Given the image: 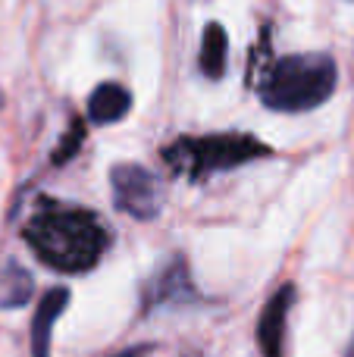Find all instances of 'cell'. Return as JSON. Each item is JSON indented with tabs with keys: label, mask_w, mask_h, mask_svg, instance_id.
<instances>
[{
	"label": "cell",
	"mask_w": 354,
	"mask_h": 357,
	"mask_svg": "<svg viewBox=\"0 0 354 357\" xmlns=\"http://www.w3.org/2000/svg\"><path fill=\"white\" fill-rule=\"evenodd\" d=\"M69 304V291L66 289H54L41 298L35 310V320H31V351L35 357H47V348H50V329H54L56 317L66 310Z\"/></svg>",
	"instance_id": "cell-8"
},
{
	"label": "cell",
	"mask_w": 354,
	"mask_h": 357,
	"mask_svg": "<svg viewBox=\"0 0 354 357\" xmlns=\"http://www.w3.org/2000/svg\"><path fill=\"white\" fill-rule=\"evenodd\" d=\"M110 188L116 210L135 216V220H154L163 210L160 178L138 163H116L110 169Z\"/></svg>",
	"instance_id": "cell-4"
},
{
	"label": "cell",
	"mask_w": 354,
	"mask_h": 357,
	"mask_svg": "<svg viewBox=\"0 0 354 357\" xmlns=\"http://www.w3.org/2000/svg\"><path fill=\"white\" fill-rule=\"evenodd\" d=\"M151 348L148 345H141V348H129V351H123V354H113V357H144Z\"/></svg>",
	"instance_id": "cell-12"
},
{
	"label": "cell",
	"mask_w": 354,
	"mask_h": 357,
	"mask_svg": "<svg viewBox=\"0 0 354 357\" xmlns=\"http://www.w3.org/2000/svg\"><path fill=\"white\" fill-rule=\"evenodd\" d=\"M254 157H270V148L251 135H204V138H176L163 160L173 167V173L188 178H207L223 169L242 167Z\"/></svg>",
	"instance_id": "cell-3"
},
{
	"label": "cell",
	"mask_w": 354,
	"mask_h": 357,
	"mask_svg": "<svg viewBox=\"0 0 354 357\" xmlns=\"http://www.w3.org/2000/svg\"><path fill=\"white\" fill-rule=\"evenodd\" d=\"M339 69L326 54H292L270 66L261 82V100L279 113H305L326 104L336 91Z\"/></svg>",
	"instance_id": "cell-2"
},
{
	"label": "cell",
	"mask_w": 354,
	"mask_h": 357,
	"mask_svg": "<svg viewBox=\"0 0 354 357\" xmlns=\"http://www.w3.org/2000/svg\"><path fill=\"white\" fill-rule=\"evenodd\" d=\"M188 295H192V282H188L185 260L173 257L167 266L157 270L154 279H151L148 291H144V304H148V307H160V304L182 301V298H188Z\"/></svg>",
	"instance_id": "cell-6"
},
{
	"label": "cell",
	"mask_w": 354,
	"mask_h": 357,
	"mask_svg": "<svg viewBox=\"0 0 354 357\" xmlns=\"http://www.w3.org/2000/svg\"><path fill=\"white\" fill-rule=\"evenodd\" d=\"M129 107H132V94L116 82H107V85L94 88L91 98H88V119L98 126H110L119 123L129 113Z\"/></svg>",
	"instance_id": "cell-7"
},
{
	"label": "cell",
	"mask_w": 354,
	"mask_h": 357,
	"mask_svg": "<svg viewBox=\"0 0 354 357\" xmlns=\"http://www.w3.org/2000/svg\"><path fill=\"white\" fill-rule=\"evenodd\" d=\"M226 47H229V38H226L223 25L210 22L201 35V73L207 79H220L226 73Z\"/></svg>",
	"instance_id": "cell-9"
},
{
	"label": "cell",
	"mask_w": 354,
	"mask_h": 357,
	"mask_svg": "<svg viewBox=\"0 0 354 357\" xmlns=\"http://www.w3.org/2000/svg\"><path fill=\"white\" fill-rule=\"evenodd\" d=\"M29 298H31V276H29V270H22L16 260H10V264H6V270H3V276H0V307H6V310L22 307Z\"/></svg>",
	"instance_id": "cell-10"
},
{
	"label": "cell",
	"mask_w": 354,
	"mask_h": 357,
	"mask_svg": "<svg viewBox=\"0 0 354 357\" xmlns=\"http://www.w3.org/2000/svg\"><path fill=\"white\" fill-rule=\"evenodd\" d=\"M292 304H295V285H282L267 301V307H263L261 320H257V345H261L263 357H282Z\"/></svg>",
	"instance_id": "cell-5"
},
{
	"label": "cell",
	"mask_w": 354,
	"mask_h": 357,
	"mask_svg": "<svg viewBox=\"0 0 354 357\" xmlns=\"http://www.w3.org/2000/svg\"><path fill=\"white\" fill-rule=\"evenodd\" d=\"M345 357H354V335H351V345H348V351H345Z\"/></svg>",
	"instance_id": "cell-13"
},
{
	"label": "cell",
	"mask_w": 354,
	"mask_h": 357,
	"mask_svg": "<svg viewBox=\"0 0 354 357\" xmlns=\"http://www.w3.org/2000/svg\"><path fill=\"white\" fill-rule=\"evenodd\" d=\"M29 248L41 264L60 273H88L107 251V229L91 210L44 204L22 229Z\"/></svg>",
	"instance_id": "cell-1"
},
{
	"label": "cell",
	"mask_w": 354,
	"mask_h": 357,
	"mask_svg": "<svg viewBox=\"0 0 354 357\" xmlns=\"http://www.w3.org/2000/svg\"><path fill=\"white\" fill-rule=\"evenodd\" d=\"M82 135H85V129H82V126H79V123H75V126H72V132H69V135H66V138H63V144H66V148H63V151H60V154H56V157H54V160H56V163L69 160V157H72V151H75V148H79Z\"/></svg>",
	"instance_id": "cell-11"
}]
</instances>
